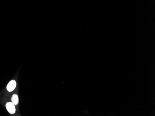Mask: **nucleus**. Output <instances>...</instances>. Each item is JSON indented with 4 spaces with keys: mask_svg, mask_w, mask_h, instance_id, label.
<instances>
[{
    "mask_svg": "<svg viewBox=\"0 0 155 116\" xmlns=\"http://www.w3.org/2000/svg\"><path fill=\"white\" fill-rule=\"evenodd\" d=\"M7 110L11 113V114H14L16 111L15 105L12 102H8L6 105Z\"/></svg>",
    "mask_w": 155,
    "mask_h": 116,
    "instance_id": "nucleus-1",
    "label": "nucleus"
},
{
    "mask_svg": "<svg viewBox=\"0 0 155 116\" xmlns=\"http://www.w3.org/2000/svg\"><path fill=\"white\" fill-rule=\"evenodd\" d=\"M11 101H12V102L15 106L17 105L19 103V97H18V96L16 94L13 95L12 97L11 98Z\"/></svg>",
    "mask_w": 155,
    "mask_h": 116,
    "instance_id": "nucleus-3",
    "label": "nucleus"
},
{
    "mask_svg": "<svg viewBox=\"0 0 155 116\" xmlns=\"http://www.w3.org/2000/svg\"><path fill=\"white\" fill-rule=\"evenodd\" d=\"M16 86V82L15 81V80H11L7 85V89L8 91L9 92H12L15 88Z\"/></svg>",
    "mask_w": 155,
    "mask_h": 116,
    "instance_id": "nucleus-2",
    "label": "nucleus"
}]
</instances>
